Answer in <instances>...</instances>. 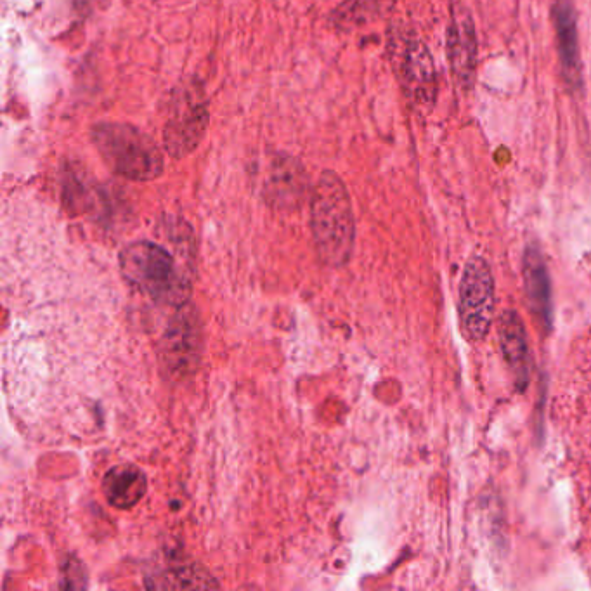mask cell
I'll return each instance as SVG.
<instances>
[{
    "label": "cell",
    "instance_id": "cell-6",
    "mask_svg": "<svg viewBox=\"0 0 591 591\" xmlns=\"http://www.w3.org/2000/svg\"><path fill=\"white\" fill-rule=\"evenodd\" d=\"M494 312V280L488 262L474 257L467 262L460 286L463 332L474 342L488 337Z\"/></svg>",
    "mask_w": 591,
    "mask_h": 591
},
{
    "label": "cell",
    "instance_id": "cell-9",
    "mask_svg": "<svg viewBox=\"0 0 591 591\" xmlns=\"http://www.w3.org/2000/svg\"><path fill=\"white\" fill-rule=\"evenodd\" d=\"M553 21L557 30L562 73L572 89H579L583 85V65L579 51L578 18L571 0H557L553 7Z\"/></svg>",
    "mask_w": 591,
    "mask_h": 591
},
{
    "label": "cell",
    "instance_id": "cell-14",
    "mask_svg": "<svg viewBox=\"0 0 591 591\" xmlns=\"http://www.w3.org/2000/svg\"><path fill=\"white\" fill-rule=\"evenodd\" d=\"M162 588H217L212 576L196 566H181L172 574H165Z\"/></svg>",
    "mask_w": 591,
    "mask_h": 591
},
{
    "label": "cell",
    "instance_id": "cell-11",
    "mask_svg": "<svg viewBox=\"0 0 591 591\" xmlns=\"http://www.w3.org/2000/svg\"><path fill=\"white\" fill-rule=\"evenodd\" d=\"M524 281H526V293L531 311L543 328H550L552 325L550 278L546 273L543 255L534 247L527 248L524 254Z\"/></svg>",
    "mask_w": 591,
    "mask_h": 591
},
{
    "label": "cell",
    "instance_id": "cell-13",
    "mask_svg": "<svg viewBox=\"0 0 591 591\" xmlns=\"http://www.w3.org/2000/svg\"><path fill=\"white\" fill-rule=\"evenodd\" d=\"M307 176L290 156H278L271 167L267 195L278 205H295L306 189Z\"/></svg>",
    "mask_w": 591,
    "mask_h": 591
},
{
    "label": "cell",
    "instance_id": "cell-1",
    "mask_svg": "<svg viewBox=\"0 0 591 591\" xmlns=\"http://www.w3.org/2000/svg\"><path fill=\"white\" fill-rule=\"evenodd\" d=\"M311 228L319 259L328 266H345L354 250L356 222L349 191L330 170L323 172L312 191Z\"/></svg>",
    "mask_w": 591,
    "mask_h": 591
},
{
    "label": "cell",
    "instance_id": "cell-4",
    "mask_svg": "<svg viewBox=\"0 0 591 591\" xmlns=\"http://www.w3.org/2000/svg\"><path fill=\"white\" fill-rule=\"evenodd\" d=\"M208 104L195 85L182 87L170 106L169 118L163 129L165 150L172 158H182L200 146L207 132Z\"/></svg>",
    "mask_w": 591,
    "mask_h": 591
},
{
    "label": "cell",
    "instance_id": "cell-2",
    "mask_svg": "<svg viewBox=\"0 0 591 591\" xmlns=\"http://www.w3.org/2000/svg\"><path fill=\"white\" fill-rule=\"evenodd\" d=\"M92 144L115 174L134 182L155 181L165 169L160 146L136 125L99 122L91 130Z\"/></svg>",
    "mask_w": 591,
    "mask_h": 591
},
{
    "label": "cell",
    "instance_id": "cell-10",
    "mask_svg": "<svg viewBox=\"0 0 591 591\" xmlns=\"http://www.w3.org/2000/svg\"><path fill=\"white\" fill-rule=\"evenodd\" d=\"M500 344L508 368L514 375L515 382L522 389L529 382V349H527L526 330L515 311L503 312L498 325Z\"/></svg>",
    "mask_w": 591,
    "mask_h": 591
},
{
    "label": "cell",
    "instance_id": "cell-5",
    "mask_svg": "<svg viewBox=\"0 0 591 591\" xmlns=\"http://www.w3.org/2000/svg\"><path fill=\"white\" fill-rule=\"evenodd\" d=\"M396 75L406 96L413 103L425 106L436 98V70L429 49L411 33H397L390 40Z\"/></svg>",
    "mask_w": 591,
    "mask_h": 591
},
{
    "label": "cell",
    "instance_id": "cell-3",
    "mask_svg": "<svg viewBox=\"0 0 591 591\" xmlns=\"http://www.w3.org/2000/svg\"><path fill=\"white\" fill-rule=\"evenodd\" d=\"M125 280L156 302L181 307L189 299L188 281L181 276L174 257L151 241L130 243L120 254Z\"/></svg>",
    "mask_w": 591,
    "mask_h": 591
},
{
    "label": "cell",
    "instance_id": "cell-7",
    "mask_svg": "<svg viewBox=\"0 0 591 591\" xmlns=\"http://www.w3.org/2000/svg\"><path fill=\"white\" fill-rule=\"evenodd\" d=\"M200 323L191 306L182 304L162 340V363L170 377H188L200 359Z\"/></svg>",
    "mask_w": 591,
    "mask_h": 591
},
{
    "label": "cell",
    "instance_id": "cell-12",
    "mask_svg": "<svg viewBox=\"0 0 591 591\" xmlns=\"http://www.w3.org/2000/svg\"><path fill=\"white\" fill-rule=\"evenodd\" d=\"M148 491V479L136 465H118L104 475L103 493L110 505L120 510L136 507Z\"/></svg>",
    "mask_w": 591,
    "mask_h": 591
},
{
    "label": "cell",
    "instance_id": "cell-8",
    "mask_svg": "<svg viewBox=\"0 0 591 591\" xmlns=\"http://www.w3.org/2000/svg\"><path fill=\"white\" fill-rule=\"evenodd\" d=\"M448 61L456 84L470 89L477 68V35L472 16L465 7L456 6L449 20Z\"/></svg>",
    "mask_w": 591,
    "mask_h": 591
}]
</instances>
